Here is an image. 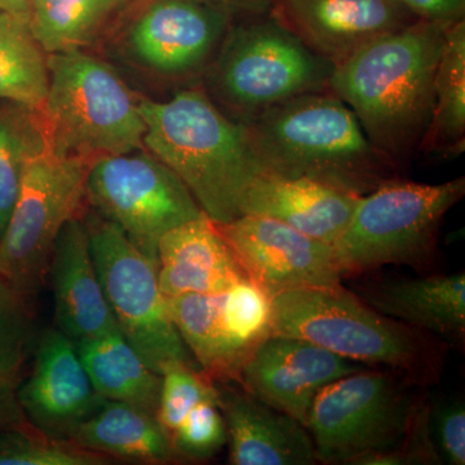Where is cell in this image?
I'll return each instance as SVG.
<instances>
[{"instance_id":"cell-4","label":"cell","mask_w":465,"mask_h":465,"mask_svg":"<svg viewBox=\"0 0 465 465\" xmlns=\"http://www.w3.org/2000/svg\"><path fill=\"white\" fill-rule=\"evenodd\" d=\"M274 335L304 339L362 366H384L419 385L440 378L443 341L385 316L341 284L272 298Z\"/></svg>"},{"instance_id":"cell-31","label":"cell","mask_w":465,"mask_h":465,"mask_svg":"<svg viewBox=\"0 0 465 465\" xmlns=\"http://www.w3.org/2000/svg\"><path fill=\"white\" fill-rule=\"evenodd\" d=\"M32 332V302L0 277V378L18 381Z\"/></svg>"},{"instance_id":"cell-19","label":"cell","mask_w":465,"mask_h":465,"mask_svg":"<svg viewBox=\"0 0 465 465\" xmlns=\"http://www.w3.org/2000/svg\"><path fill=\"white\" fill-rule=\"evenodd\" d=\"M157 274L166 298L224 292L247 278L228 242L206 215L176 226L161 238Z\"/></svg>"},{"instance_id":"cell-27","label":"cell","mask_w":465,"mask_h":465,"mask_svg":"<svg viewBox=\"0 0 465 465\" xmlns=\"http://www.w3.org/2000/svg\"><path fill=\"white\" fill-rule=\"evenodd\" d=\"M47 148L39 110L0 101V235L16 203L27 163Z\"/></svg>"},{"instance_id":"cell-2","label":"cell","mask_w":465,"mask_h":465,"mask_svg":"<svg viewBox=\"0 0 465 465\" xmlns=\"http://www.w3.org/2000/svg\"><path fill=\"white\" fill-rule=\"evenodd\" d=\"M241 124L262 173L302 177L361 197L401 177L329 90L293 97Z\"/></svg>"},{"instance_id":"cell-32","label":"cell","mask_w":465,"mask_h":465,"mask_svg":"<svg viewBox=\"0 0 465 465\" xmlns=\"http://www.w3.org/2000/svg\"><path fill=\"white\" fill-rule=\"evenodd\" d=\"M177 459L207 460L228 442L224 416L216 402H203L193 409L170 434Z\"/></svg>"},{"instance_id":"cell-5","label":"cell","mask_w":465,"mask_h":465,"mask_svg":"<svg viewBox=\"0 0 465 465\" xmlns=\"http://www.w3.org/2000/svg\"><path fill=\"white\" fill-rule=\"evenodd\" d=\"M47 66L39 114L54 154L92 163L143 148L140 101L108 64L74 50L47 54Z\"/></svg>"},{"instance_id":"cell-8","label":"cell","mask_w":465,"mask_h":465,"mask_svg":"<svg viewBox=\"0 0 465 465\" xmlns=\"http://www.w3.org/2000/svg\"><path fill=\"white\" fill-rule=\"evenodd\" d=\"M397 371L362 369L318 391L307 418L317 461L357 465L399 448L424 402Z\"/></svg>"},{"instance_id":"cell-33","label":"cell","mask_w":465,"mask_h":465,"mask_svg":"<svg viewBox=\"0 0 465 465\" xmlns=\"http://www.w3.org/2000/svg\"><path fill=\"white\" fill-rule=\"evenodd\" d=\"M442 464L430 432V406L420 407L406 440L394 450L370 455L357 465H437Z\"/></svg>"},{"instance_id":"cell-36","label":"cell","mask_w":465,"mask_h":465,"mask_svg":"<svg viewBox=\"0 0 465 465\" xmlns=\"http://www.w3.org/2000/svg\"><path fill=\"white\" fill-rule=\"evenodd\" d=\"M17 381L0 378V430L27 421L17 399Z\"/></svg>"},{"instance_id":"cell-10","label":"cell","mask_w":465,"mask_h":465,"mask_svg":"<svg viewBox=\"0 0 465 465\" xmlns=\"http://www.w3.org/2000/svg\"><path fill=\"white\" fill-rule=\"evenodd\" d=\"M91 164L47 148L24 171L16 203L0 235V277L30 302L48 275L58 234L85 201Z\"/></svg>"},{"instance_id":"cell-11","label":"cell","mask_w":465,"mask_h":465,"mask_svg":"<svg viewBox=\"0 0 465 465\" xmlns=\"http://www.w3.org/2000/svg\"><path fill=\"white\" fill-rule=\"evenodd\" d=\"M85 200L155 264L167 232L204 216L182 179L143 149L92 162Z\"/></svg>"},{"instance_id":"cell-23","label":"cell","mask_w":465,"mask_h":465,"mask_svg":"<svg viewBox=\"0 0 465 465\" xmlns=\"http://www.w3.org/2000/svg\"><path fill=\"white\" fill-rule=\"evenodd\" d=\"M177 332L202 372L217 384H237L250 357L225 322L222 292L185 293L167 298Z\"/></svg>"},{"instance_id":"cell-37","label":"cell","mask_w":465,"mask_h":465,"mask_svg":"<svg viewBox=\"0 0 465 465\" xmlns=\"http://www.w3.org/2000/svg\"><path fill=\"white\" fill-rule=\"evenodd\" d=\"M213 7L226 12L234 20L264 16L273 12L277 0H203Z\"/></svg>"},{"instance_id":"cell-18","label":"cell","mask_w":465,"mask_h":465,"mask_svg":"<svg viewBox=\"0 0 465 465\" xmlns=\"http://www.w3.org/2000/svg\"><path fill=\"white\" fill-rule=\"evenodd\" d=\"M228 430L229 464L312 465L318 463L305 425L247 393L241 385L217 384Z\"/></svg>"},{"instance_id":"cell-1","label":"cell","mask_w":465,"mask_h":465,"mask_svg":"<svg viewBox=\"0 0 465 465\" xmlns=\"http://www.w3.org/2000/svg\"><path fill=\"white\" fill-rule=\"evenodd\" d=\"M448 27L419 20L370 42L335 66L329 91L357 116L369 142L400 171L420 152Z\"/></svg>"},{"instance_id":"cell-28","label":"cell","mask_w":465,"mask_h":465,"mask_svg":"<svg viewBox=\"0 0 465 465\" xmlns=\"http://www.w3.org/2000/svg\"><path fill=\"white\" fill-rule=\"evenodd\" d=\"M121 0H32L29 27L47 54L82 50Z\"/></svg>"},{"instance_id":"cell-24","label":"cell","mask_w":465,"mask_h":465,"mask_svg":"<svg viewBox=\"0 0 465 465\" xmlns=\"http://www.w3.org/2000/svg\"><path fill=\"white\" fill-rule=\"evenodd\" d=\"M100 397L157 414L161 375L153 371L121 331L74 342Z\"/></svg>"},{"instance_id":"cell-12","label":"cell","mask_w":465,"mask_h":465,"mask_svg":"<svg viewBox=\"0 0 465 465\" xmlns=\"http://www.w3.org/2000/svg\"><path fill=\"white\" fill-rule=\"evenodd\" d=\"M244 274L271 295L341 284L331 244L271 217L242 215L216 224Z\"/></svg>"},{"instance_id":"cell-38","label":"cell","mask_w":465,"mask_h":465,"mask_svg":"<svg viewBox=\"0 0 465 465\" xmlns=\"http://www.w3.org/2000/svg\"><path fill=\"white\" fill-rule=\"evenodd\" d=\"M32 0H0V12L25 18L29 23V11Z\"/></svg>"},{"instance_id":"cell-9","label":"cell","mask_w":465,"mask_h":465,"mask_svg":"<svg viewBox=\"0 0 465 465\" xmlns=\"http://www.w3.org/2000/svg\"><path fill=\"white\" fill-rule=\"evenodd\" d=\"M84 222L101 286L125 341L159 375L179 365L200 369L174 327L157 264L96 213Z\"/></svg>"},{"instance_id":"cell-25","label":"cell","mask_w":465,"mask_h":465,"mask_svg":"<svg viewBox=\"0 0 465 465\" xmlns=\"http://www.w3.org/2000/svg\"><path fill=\"white\" fill-rule=\"evenodd\" d=\"M465 149V21L445 32L436 82L432 121L420 152L452 157Z\"/></svg>"},{"instance_id":"cell-26","label":"cell","mask_w":465,"mask_h":465,"mask_svg":"<svg viewBox=\"0 0 465 465\" xmlns=\"http://www.w3.org/2000/svg\"><path fill=\"white\" fill-rule=\"evenodd\" d=\"M48 90L47 54L25 18L0 12V101L41 109Z\"/></svg>"},{"instance_id":"cell-20","label":"cell","mask_w":465,"mask_h":465,"mask_svg":"<svg viewBox=\"0 0 465 465\" xmlns=\"http://www.w3.org/2000/svg\"><path fill=\"white\" fill-rule=\"evenodd\" d=\"M360 198L302 177L260 173L247 192L242 215L271 217L332 246L347 229Z\"/></svg>"},{"instance_id":"cell-21","label":"cell","mask_w":465,"mask_h":465,"mask_svg":"<svg viewBox=\"0 0 465 465\" xmlns=\"http://www.w3.org/2000/svg\"><path fill=\"white\" fill-rule=\"evenodd\" d=\"M358 296L385 316L432 333L445 342L464 344V273L371 284Z\"/></svg>"},{"instance_id":"cell-15","label":"cell","mask_w":465,"mask_h":465,"mask_svg":"<svg viewBox=\"0 0 465 465\" xmlns=\"http://www.w3.org/2000/svg\"><path fill=\"white\" fill-rule=\"evenodd\" d=\"M27 421L54 439L70 434L103 403L85 371L74 341L58 329L39 341L32 372L17 385Z\"/></svg>"},{"instance_id":"cell-7","label":"cell","mask_w":465,"mask_h":465,"mask_svg":"<svg viewBox=\"0 0 465 465\" xmlns=\"http://www.w3.org/2000/svg\"><path fill=\"white\" fill-rule=\"evenodd\" d=\"M208 70L211 92L246 122L284 101L329 90L335 65L273 14L229 26Z\"/></svg>"},{"instance_id":"cell-29","label":"cell","mask_w":465,"mask_h":465,"mask_svg":"<svg viewBox=\"0 0 465 465\" xmlns=\"http://www.w3.org/2000/svg\"><path fill=\"white\" fill-rule=\"evenodd\" d=\"M109 460L70 440L54 439L29 421L0 430V465H104Z\"/></svg>"},{"instance_id":"cell-30","label":"cell","mask_w":465,"mask_h":465,"mask_svg":"<svg viewBox=\"0 0 465 465\" xmlns=\"http://www.w3.org/2000/svg\"><path fill=\"white\" fill-rule=\"evenodd\" d=\"M161 378L155 416L168 437L193 409L203 402L217 403L219 401L216 382L211 381L197 367L173 366L166 370Z\"/></svg>"},{"instance_id":"cell-13","label":"cell","mask_w":465,"mask_h":465,"mask_svg":"<svg viewBox=\"0 0 465 465\" xmlns=\"http://www.w3.org/2000/svg\"><path fill=\"white\" fill-rule=\"evenodd\" d=\"M232 23L203 0H153L131 26L128 47L152 72L189 75L210 63Z\"/></svg>"},{"instance_id":"cell-16","label":"cell","mask_w":465,"mask_h":465,"mask_svg":"<svg viewBox=\"0 0 465 465\" xmlns=\"http://www.w3.org/2000/svg\"><path fill=\"white\" fill-rule=\"evenodd\" d=\"M272 14L335 66L419 21L399 0H277Z\"/></svg>"},{"instance_id":"cell-35","label":"cell","mask_w":465,"mask_h":465,"mask_svg":"<svg viewBox=\"0 0 465 465\" xmlns=\"http://www.w3.org/2000/svg\"><path fill=\"white\" fill-rule=\"evenodd\" d=\"M419 20L449 27L463 21L465 0H399Z\"/></svg>"},{"instance_id":"cell-6","label":"cell","mask_w":465,"mask_h":465,"mask_svg":"<svg viewBox=\"0 0 465 465\" xmlns=\"http://www.w3.org/2000/svg\"><path fill=\"white\" fill-rule=\"evenodd\" d=\"M465 195V179L440 183L391 180L362 195L332 244L342 277L384 265L433 271L443 219Z\"/></svg>"},{"instance_id":"cell-3","label":"cell","mask_w":465,"mask_h":465,"mask_svg":"<svg viewBox=\"0 0 465 465\" xmlns=\"http://www.w3.org/2000/svg\"><path fill=\"white\" fill-rule=\"evenodd\" d=\"M139 106L143 148L182 179L204 215L215 224L242 216L251 183L262 173L244 125L198 88L167 101L143 99Z\"/></svg>"},{"instance_id":"cell-17","label":"cell","mask_w":465,"mask_h":465,"mask_svg":"<svg viewBox=\"0 0 465 465\" xmlns=\"http://www.w3.org/2000/svg\"><path fill=\"white\" fill-rule=\"evenodd\" d=\"M48 275L57 329L73 341L119 331L92 258L84 219L69 220L52 251Z\"/></svg>"},{"instance_id":"cell-22","label":"cell","mask_w":465,"mask_h":465,"mask_svg":"<svg viewBox=\"0 0 465 465\" xmlns=\"http://www.w3.org/2000/svg\"><path fill=\"white\" fill-rule=\"evenodd\" d=\"M69 440L110 459L145 464H167L177 459L157 416L118 401L104 400Z\"/></svg>"},{"instance_id":"cell-14","label":"cell","mask_w":465,"mask_h":465,"mask_svg":"<svg viewBox=\"0 0 465 465\" xmlns=\"http://www.w3.org/2000/svg\"><path fill=\"white\" fill-rule=\"evenodd\" d=\"M362 369L360 363L304 339L273 333L247 361L237 384L305 425L318 391Z\"/></svg>"},{"instance_id":"cell-34","label":"cell","mask_w":465,"mask_h":465,"mask_svg":"<svg viewBox=\"0 0 465 465\" xmlns=\"http://www.w3.org/2000/svg\"><path fill=\"white\" fill-rule=\"evenodd\" d=\"M430 423L433 424V440L442 463L465 464V410L459 401L436 407Z\"/></svg>"}]
</instances>
